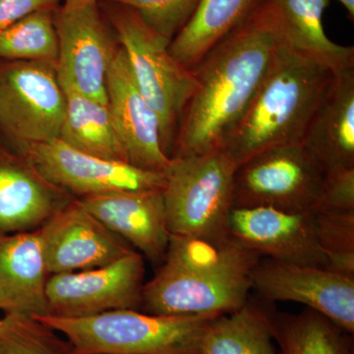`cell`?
Listing matches in <instances>:
<instances>
[{"label":"cell","instance_id":"1","mask_svg":"<svg viewBox=\"0 0 354 354\" xmlns=\"http://www.w3.org/2000/svg\"><path fill=\"white\" fill-rule=\"evenodd\" d=\"M281 41L274 6L260 0L192 70L196 90L184 109L171 158L223 148L250 106Z\"/></svg>","mask_w":354,"mask_h":354},{"label":"cell","instance_id":"2","mask_svg":"<svg viewBox=\"0 0 354 354\" xmlns=\"http://www.w3.org/2000/svg\"><path fill=\"white\" fill-rule=\"evenodd\" d=\"M261 256L234 237L214 242L171 234L164 262L144 285L140 311L157 315L230 313L250 297Z\"/></svg>","mask_w":354,"mask_h":354},{"label":"cell","instance_id":"3","mask_svg":"<svg viewBox=\"0 0 354 354\" xmlns=\"http://www.w3.org/2000/svg\"><path fill=\"white\" fill-rule=\"evenodd\" d=\"M333 80L327 65L283 39L250 106L221 149L239 167L268 149L302 143Z\"/></svg>","mask_w":354,"mask_h":354},{"label":"cell","instance_id":"4","mask_svg":"<svg viewBox=\"0 0 354 354\" xmlns=\"http://www.w3.org/2000/svg\"><path fill=\"white\" fill-rule=\"evenodd\" d=\"M218 316L157 315L124 309L80 318H36L64 335L74 354H201L205 330Z\"/></svg>","mask_w":354,"mask_h":354},{"label":"cell","instance_id":"5","mask_svg":"<svg viewBox=\"0 0 354 354\" xmlns=\"http://www.w3.org/2000/svg\"><path fill=\"white\" fill-rule=\"evenodd\" d=\"M99 6L127 55L140 92L158 115L162 150L171 158L184 109L196 90L194 74L172 57L171 43L134 9L106 1Z\"/></svg>","mask_w":354,"mask_h":354},{"label":"cell","instance_id":"6","mask_svg":"<svg viewBox=\"0 0 354 354\" xmlns=\"http://www.w3.org/2000/svg\"><path fill=\"white\" fill-rule=\"evenodd\" d=\"M236 169L223 149L171 158L164 188L171 234L214 242L232 236L230 216Z\"/></svg>","mask_w":354,"mask_h":354},{"label":"cell","instance_id":"7","mask_svg":"<svg viewBox=\"0 0 354 354\" xmlns=\"http://www.w3.org/2000/svg\"><path fill=\"white\" fill-rule=\"evenodd\" d=\"M325 169L302 143L274 147L237 167L234 208L312 212Z\"/></svg>","mask_w":354,"mask_h":354},{"label":"cell","instance_id":"8","mask_svg":"<svg viewBox=\"0 0 354 354\" xmlns=\"http://www.w3.org/2000/svg\"><path fill=\"white\" fill-rule=\"evenodd\" d=\"M14 149L29 158L48 183L76 199L125 191L164 189L167 183L165 172L88 155L59 139L22 143Z\"/></svg>","mask_w":354,"mask_h":354},{"label":"cell","instance_id":"9","mask_svg":"<svg viewBox=\"0 0 354 354\" xmlns=\"http://www.w3.org/2000/svg\"><path fill=\"white\" fill-rule=\"evenodd\" d=\"M57 70L64 88L109 104L108 73L118 44L99 1L55 10Z\"/></svg>","mask_w":354,"mask_h":354},{"label":"cell","instance_id":"10","mask_svg":"<svg viewBox=\"0 0 354 354\" xmlns=\"http://www.w3.org/2000/svg\"><path fill=\"white\" fill-rule=\"evenodd\" d=\"M145 274V258L134 250L104 267L51 274L46 288L48 315L80 318L140 310Z\"/></svg>","mask_w":354,"mask_h":354},{"label":"cell","instance_id":"11","mask_svg":"<svg viewBox=\"0 0 354 354\" xmlns=\"http://www.w3.org/2000/svg\"><path fill=\"white\" fill-rule=\"evenodd\" d=\"M0 97L17 133L15 147L58 139L66 99L57 64L0 62Z\"/></svg>","mask_w":354,"mask_h":354},{"label":"cell","instance_id":"12","mask_svg":"<svg viewBox=\"0 0 354 354\" xmlns=\"http://www.w3.org/2000/svg\"><path fill=\"white\" fill-rule=\"evenodd\" d=\"M252 290L269 304H301L354 334V278L313 266L261 258L251 274Z\"/></svg>","mask_w":354,"mask_h":354},{"label":"cell","instance_id":"13","mask_svg":"<svg viewBox=\"0 0 354 354\" xmlns=\"http://www.w3.org/2000/svg\"><path fill=\"white\" fill-rule=\"evenodd\" d=\"M38 230L50 276L104 267L135 250L84 208L76 198Z\"/></svg>","mask_w":354,"mask_h":354},{"label":"cell","instance_id":"14","mask_svg":"<svg viewBox=\"0 0 354 354\" xmlns=\"http://www.w3.org/2000/svg\"><path fill=\"white\" fill-rule=\"evenodd\" d=\"M230 232L262 258L327 269V260L317 241L313 212L234 208Z\"/></svg>","mask_w":354,"mask_h":354},{"label":"cell","instance_id":"15","mask_svg":"<svg viewBox=\"0 0 354 354\" xmlns=\"http://www.w3.org/2000/svg\"><path fill=\"white\" fill-rule=\"evenodd\" d=\"M106 88L109 111L128 162L148 171H167L171 158L162 150L160 121L140 92L120 46L109 66Z\"/></svg>","mask_w":354,"mask_h":354},{"label":"cell","instance_id":"16","mask_svg":"<svg viewBox=\"0 0 354 354\" xmlns=\"http://www.w3.org/2000/svg\"><path fill=\"white\" fill-rule=\"evenodd\" d=\"M74 199L48 183L25 155L0 141V234L39 230Z\"/></svg>","mask_w":354,"mask_h":354},{"label":"cell","instance_id":"17","mask_svg":"<svg viewBox=\"0 0 354 354\" xmlns=\"http://www.w3.org/2000/svg\"><path fill=\"white\" fill-rule=\"evenodd\" d=\"M153 265L164 262L169 232L164 189L125 191L77 199Z\"/></svg>","mask_w":354,"mask_h":354},{"label":"cell","instance_id":"18","mask_svg":"<svg viewBox=\"0 0 354 354\" xmlns=\"http://www.w3.org/2000/svg\"><path fill=\"white\" fill-rule=\"evenodd\" d=\"M48 278L38 230L0 234V311L48 315Z\"/></svg>","mask_w":354,"mask_h":354},{"label":"cell","instance_id":"19","mask_svg":"<svg viewBox=\"0 0 354 354\" xmlns=\"http://www.w3.org/2000/svg\"><path fill=\"white\" fill-rule=\"evenodd\" d=\"M302 144L325 171L354 167V68L334 74Z\"/></svg>","mask_w":354,"mask_h":354},{"label":"cell","instance_id":"20","mask_svg":"<svg viewBox=\"0 0 354 354\" xmlns=\"http://www.w3.org/2000/svg\"><path fill=\"white\" fill-rule=\"evenodd\" d=\"M278 15L283 41L327 65L333 73L354 68V48L334 43L323 26L330 0H269Z\"/></svg>","mask_w":354,"mask_h":354},{"label":"cell","instance_id":"21","mask_svg":"<svg viewBox=\"0 0 354 354\" xmlns=\"http://www.w3.org/2000/svg\"><path fill=\"white\" fill-rule=\"evenodd\" d=\"M272 304L249 297L241 308L216 317L203 335L201 354H279Z\"/></svg>","mask_w":354,"mask_h":354},{"label":"cell","instance_id":"22","mask_svg":"<svg viewBox=\"0 0 354 354\" xmlns=\"http://www.w3.org/2000/svg\"><path fill=\"white\" fill-rule=\"evenodd\" d=\"M260 0H200L183 29L172 39V57L192 71L216 44L243 22Z\"/></svg>","mask_w":354,"mask_h":354},{"label":"cell","instance_id":"23","mask_svg":"<svg viewBox=\"0 0 354 354\" xmlns=\"http://www.w3.org/2000/svg\"><path fill=\"white\" fill-rule=\"evenodd\" d=\"M64 91L66 109L58 139L80 152L128 162L109 104L70 88H64Z\"/></svg>","mask_w":354,"mask_h":354},{"label":"cell","instance_id":"24","mask_svg":"<svg viewBox=\"0 0 354 354\" xmlns=\"http://www.w3.org/2000/svg\"><path fill=\"white\" fill-rule=\"evenodd\" d=\"M272 328L279 354H354L353 335L313 309L274 311Z\"/></svg>","mask_w":354,"mask_h":354},{"label":"cell","instance_id":"25","mask_svg":"<svg viewBox=\"0 0 354 354\" xmlns=\"http://www.w3.org/2000/svg\"><path fill=\"white\" fill-rule=\"evenodd\" d=\"M58 39L55 10L32 13L0 31V62L57 64Z\"/></svg>","mask_w":354,"mask_h":354},{"label":"cell","instance_id":"26","mask_svg":"<svg viewBox=\"0 0 354 354\" xmlns=\"http://www.w3.org/2000/svg\"><path fill=\"white\" fill-rule=\"evenodd\" d=\"M0 354H74L71 344L36 317L4 314L0 326Z\"/></svg>","mask_w":354,"mask_h":354},{"label":"cell","instance_id":"27","mask_svg":"<svg viewBox=\"0 0 354 354\" xmlns=\"http://www.w3.org/2000/svg\"><path fill=\"white\" fill-rule=\"evenodd\" d=\"M313 215L327 269L354 278V212H313Z\"/></svg>","mask_w":354,"mask_h":354},{"label":"cell","instance_id":"28","mask_svg":"<svg viewBox=\"0 0 354 354\" xmlns=\"http://www.w3.org/2000/svg\"><path fill=\"white\" fill-rule=\"evenodd\" d=\"M134 9L149 27L169 41L188 22L200 0H99Z\"/></svg>","mask_w":354,"mask_h":354},{"label":"cell","instance_id":"29","mask_svg":"<svg viewBox=\"0 0 354 354\" xmlns=\"http://www.w3.org/2000/svg\"><path fill=\"white\" fill-rule=\"evenodd\" d=\"M312 212H354V167L325 171Z\"/></svg>","mask_w":354,"mask_h":354},{"label":"cell","instance_id":"30","mask_svg":"<svg viewBox=\"0 0 354 354\" xmlns=\"http://www.w3.org/2000/svg\"><path fill=\"white\" fill-rule=\"evenodd\" d=\"M62 0H0V31L32 13L55 10Z\"/></svg>","mask_w":354,"mask_h":354},{"label":"cell","instance_id":"31","mask_svg":"<svg viewBox=\"0 0 354 354\" xmlns=\"http://www.w3.org/2000/svg\"><path fill=\"white\" fill-rule=\"evenodd\" d=\"M0 130L8 137L15 145L17 142V133H16L15 127H14L13 121L7 111L6 104L0 97Z\"/></svg>","mask_w":354,"mask_h":354},{"label":"cell","instance_id":"32","mask_svg":"<svg viewBox=\"0 0 354 354\" xmlns=\"http://www.w3.org/2000/svg\"><path fill=\"white\" fill-rule=\"evenodd\" d=\"M99 0H64V6L66 8H76V7H81L87 6V4L94 3Z\"/></svg>","mask_w":354,"mask_h":354},{"label":"cell","instance_id":"33","mask_svg":"<svg viewBox=\"0 0 354 354\" xmlns=\"http://www.w3.org/2000/svg\"><path fill=\"white\" fill-rule=\"evenodd\" d=\"M341 2L344 8L348 11L349 19H354V0H337Z\"/></svg>","mask_w":354,"mask_h":354},{"label":"cell","instance_id":"34","mask_svg":"<svg viewBox=\"0 0 354 354\" xmlns=\"http://www.w3.org/2000/svg\"><path fill=\"white\" fill-rule=\"evenodd\" d=\"M2 318H0V326H1Z\"/></svg>","mask_w":354,"mask_h":354}]
</instances>
